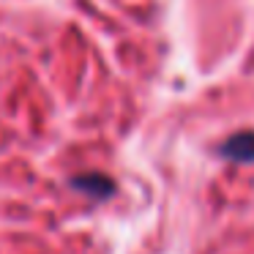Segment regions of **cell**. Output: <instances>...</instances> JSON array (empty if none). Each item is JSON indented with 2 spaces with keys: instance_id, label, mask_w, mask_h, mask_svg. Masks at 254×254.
<instances>
[{
  "instance_id": "cell-2",
  "label": "cell",
  "mask_w": 254,
  "mask_h": 254,
  "mask_svg": "<svg viewBox=\"0 0 254 254\" xmlns=\"http://www.w3.org/2000/svg\"><path fill=\"white\" fill-rule=\"evenodd\" d=\"M221 153L232 161H254V131H243L230 137L224 145H221Z\"/></svg>"
},
{
  "instance_id": "cell-1",
  "label": "cell",
  "mask_w": 254,
  "mask_h": 254,
  "mask_svg": "<svg viewBox=\"0 0 254 254\" xmlns=\"http://www.w3.org/2000/svg\"><path fill=\"white\" fill-rule=\"evenodd\" d=\"M71 186L77 189V191L88 194L90 199H96V202L107 199L112 191H115V183H112V178H110V175H101V172H88V175L71 178Z\"/></svg>"
}]
</instances>
